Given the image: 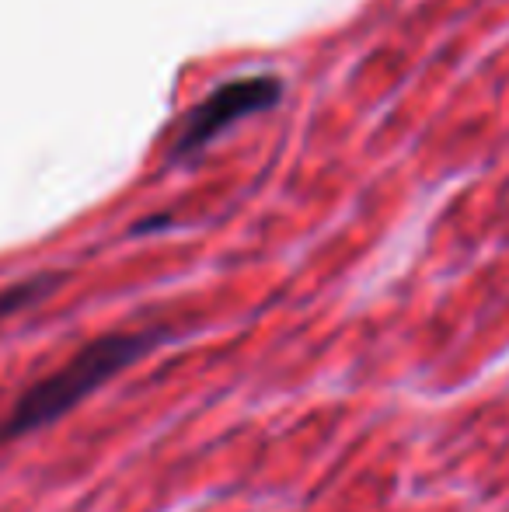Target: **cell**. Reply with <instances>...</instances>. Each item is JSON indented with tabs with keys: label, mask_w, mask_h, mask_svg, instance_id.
<instances>
[{
	"label": "cell",
	"mask_w": 509,
	"mask_h": 512,
	"mask_svg": "<svg viewBox=\"0 0 509 512\" xmlns=\"http://www.w3.org/2000/svg\"><path fill=\"white\" fill-rule=\"evenodd\" d=\"M154 338V331H147V335H109L91 342L67 366H60L56 373H49L46 380H39L21 394L18 405L0 422V439H18L53 425L56 418L81 405L88 394L109 384L116 373H123L133 359H140L154 345Z\"/></svg>",
	"instance_id": "cell-1"
},
{
	"label": "cell",
	"mask_w": 509,
	"mask_h": 512,
	"mask_svg": "<svg viewBox=\"0 0 509 512\" xmlns=\"http://www.w3.org/2000/svg\"><path fill=\"white\" fill-rule=\"evenodd\" d=\"M279 91H283L279 74H238V77H231V81L217 84L203 102L185 115L182 129H178V140H175V154L199 150L213 133H220V126H227L231 119L276 102Z\"/></svg>",
	"instance_id": "cell-2"
},
{
	"label": "cell",
	"mask_w": 509,
	"mask_h": 512,
	"mask_svg": "<svg viewBox=\"0 0 509 512\" xmlns=\"http://www.w3.org/2000/svg\"><path fill=\"white\" fill-rule=\"evenodd\" d=\"M49 283H53V279L42 276V279H28V283L11 286V290H0V321H4V317H11L14 310L35 304V300H39L42 293L49 290Z\"/></svg>",
	"instance_id": "cell-3"
}]
</instances>
